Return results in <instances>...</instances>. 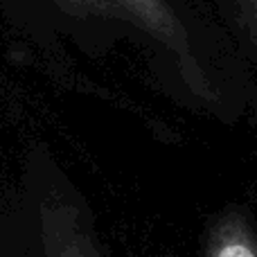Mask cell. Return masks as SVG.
<instances>
[{
	"mask_svg": "<svg viewBox=\"0 0 257 257\" xmlns=\"http://www.w3.org/2000/svg\"><path fill=\"white\" fill-rule=\"evenodd\" d=\"M3 169V167H0ZM3 190H5V181L0 178V214H3ZM0 257H3V253H0Z\"/></svg>",
	"mask_w": 257,
	"mask_h": 257,
	"instance_id": "cell-5",
	"label": "cell"
},
{
	"mask_svg": "<svg viewBox=\"0 0 257 257\" xmlns=\"http://www.w3.org/2000/svg\"><path fill=\"white\" fill-rule=\"evenodd\" d=\"M219 3L230 12L237 27L257 50V0H219Z\"/></svg>",
	"mask_w": 257,
	"mask_h": 257,
	"instance_id": "cell-4",
	"label": "cell"
},
{
	"mask_svg": "<svg viewBox=\"0 0 257 257\" xmlns=\"http://www.w3.org/2000/svg\"><path fill=\"white\" fill-rule=\"evenodd\" d=\"M203 257H257V230L244 210L228 208L210 221Z\"/></svg>",
	"mask_w": 257,
	"mask_h": 257,
	"instance_id": "cell-3",
	"label": "cell"
},
{
	"mask_svg": "<svg viewBox=\"0 0 257 257\" xmlns=\"http://www.w3.org/2000/svg\"><path fill=\"white\" fill-rule=\"evenodd\" d=\"M3 257H117L97 214L54 149L36 140L5 183L0 214Z\"/></svg>",
	"mask_w": 257,
	"mask_h": 257,
	"instance_id": "cell-2",
	"label": "cell"
},
{
	"mask_svg": "<svg viewBox=\"0 0 257 257\" xmlns=\"http://www.w3.org/2000/svg\"><path fill=\"white\" fill-rule=\"evenodd\" d=\"M14 48L59 86L88 95V72L124 63L154 95L228 117L232 93L192 0H0Z\"/></svg>",
	"mask_w": 257,
	"mask_h": 257,
	"instance_id": "cell-1",
	"label": "cell"
}]
</instances>
